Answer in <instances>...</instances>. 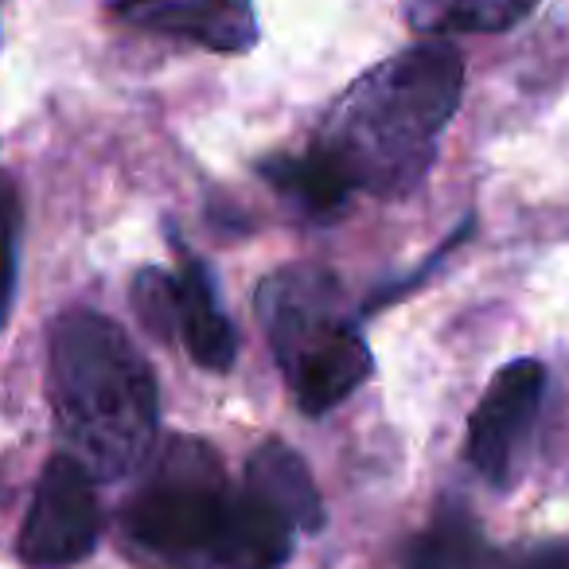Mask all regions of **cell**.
<instances>
[{"label":"cell","mask_w":569,"mask_h":569,"mask_svg":"<svg viewBox=\"0 0 569 569\" xmlns=\"http://www.w3.org/2000/svg\"><path fill=\"white\" fill-rule=\"evenodd\" d=\"M168 234H172L176 253V305H180L176 340H183L188 356L203 371H230L238 359V336L222 312L219 281H214L211 266L176 230H168Z\"/></svg>","instance_id":"cell-8"},{"label":"cell","mask_w":569,"mask_h":569,"mask_svg":"<svg viewBox=\"0 0 569 569\" xmlns=\"http://www.w3.org/2000/svg\"><path fill=\"white\" fill-rule=\"evenodd\" d=\"M258 320L284 387L309 418L336 410L371 379V348L343 305V284L332 269L312 261L273 269L258 284Z\"/></svg>","instance_id":"cell-3"},{"label":"cell","mask_w":569,"mask_h":569,"mask_svg":"<svg viewBox=\"0 0 569 569\" xmlns=\"http://www.w3.org/2000/svg\"><path fill=\"white\" fill-rule=\"evenodd\" d=\"M106 4L144 32L176 36L219 56H238L258 43L253 0H106Z\"/></svg>","instance_id":"cell-7"},{"label":"cell","mask_w":569,"mask_h":569,"mask_svg":"<svg viewBox=\"0 0 569 569\" xmlns=\"http://www.w3.org/2000/svg\"><path fill=\"white\" fill-rule=\"evenodd\" d=\"M542 0H402V17L421 36L507 32L522 24Z\"/></svg>","instance_id":"cell-11"},{"label":"cell","mask_w":569,"mask_h":569,"mask_svg":"<svg viewBox=\"0 0 569 569\" xmlns=\"http://www.w3.org/2000/svg\"><path fill=\"white\" fill-rule=\"evenodd\" d=\"M546 398V367L538 359H515L488 382L468 418L465 457L483 483L507 491L519 483L535 441L538 413Z\"/></svg>","instance_id":"cell-6"},{"label":"cell","mask_w":569,"mask_h":569,"mask_svg":"<svg viewBox=\"0 0 569 569\" xmlns=\"http://www.w3.org/2000/svg\"><path fill=\"white\" fill-rule=\"evenodd\" d=\"M258 172L266 176V183L277 196H284L297 211L309 214V219H332L356 196L351 183L317 149L297 152V157L293 152H277V157L261 160Z\"/></svg>","instance_id":"cell-10"},{"label":"cell","mask_w":569,"mask_h":569,"mask_svg":"<svg viewBox=\"0 0 569 569\" xmlns=\"http://www.w3.org/2000/svg\"><path fill=\"white\" fill-rule=\"evenodd\" d=\"M133 309L137 320L149 328L160 340H176V328H180V305H176V273L168 269H141L133 277Z\"/></svg>","instance_id":"cell-13"},{"label":"cell","mask_w":569,"mask_h":569,"mask_svg":"<svg viewBox=\"0 0 569 569\" xmlns=\"http://www.w3.org/2000/svg\"><path fill=\"white\" fill-rule=\"evenodd\" d=\"M94 483V476L67 452H56L43 465L17 538V558L28 569H71L98 550L102 507Z\"/></svg>","instance_id":"cell-5"},{"label":"cell","mask_w":569,"mask_h":569,"mask_svg":"<svg viewBox=\"0 0 569 569\" xmlns=\"http://www.w3.org/2000/svg\"><path fill=\"white\" fill-rule=\"evenodd\" d=\"M483 561H488L483 535L460 507H445L406 553V569H480Z\"/></svg>","instance_id":"cell-12"},{"label":"cell","mask_w":569,"mask_h":569,"mask_svg":"<svg viewBox=\"0 0 569 569\" xmlns=\"http://www.w3.org/2000/svg\"><path fill=\"white\" fill-rule=\"evenodd\" d=\"M20 230H24V207L9 172H0V328L9 320L12 297H17L20 269Z\"/></svg>","instance_id":"cell-14"},{"label":"cell","mask_w":569,"mask_h":569,"mask_svg":"<svg viewBox=\"0 0 569 569\" xmlns=\"http://www.w3.org/2000/svg\"><path fill=\"white\" fill-rule=\"evenodd\" d=\"M242 491L281 515L297 535H317L325 527V499L312 483L309 465L284 441H266L253 449V457L246 460Z\"/></svg>","instance_id":"cell-9"},{"label":"cell","mask_w":569,"mask_h":569,"mask_svg":"<svg viewBox=\"0 0 569 569\" xmlns=\"http://www.w3.org/2000/svg\"><path fill=\"white\" fill-rule=\"evenodd\" d=\"M465 94V59L429 40L382 59L332 102L312 149L351 183L379 199H402L429 176Z\"/></svg>","instance_id":"cell-1"},{"label":"cell","mask_w":569,"mask_h":569,"mask_svg":"<svg viewBox=\"0 0 569 569\" xmlns=\"http://www.w3.org/2000/svg\"><path fill=\"white\" fill-rule=\"evenodd\" d=\"M48 402L63 452L98 483L129 480L152 457L160 390L121 325L71 309L48 332Z\"/></svg>","instance_id":"cell-2"},{"label":"cell","mask_w":569,"mask_h":569,"mask_svg":"<svg viewBox=\"0 0 569 569\" xmlns=\"http://www.w3.org/2000/svg\"><path fill=\"white\" fill-rule=\"evenodd\" d=\"M121 527L133 550L157 561L211 558L227 566L234 496L222 476L219 452L196 437H172L149 480L126 503Z\"/></svg>","instance_id":"cell-4"}]
</instances>
